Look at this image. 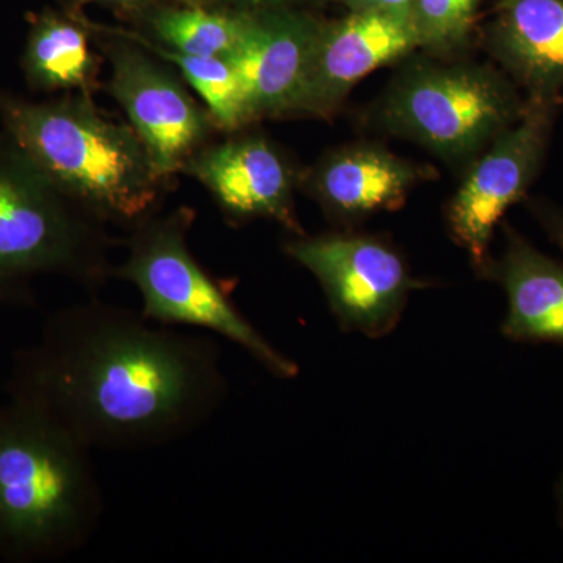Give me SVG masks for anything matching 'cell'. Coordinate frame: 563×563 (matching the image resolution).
<instances>
[{"label": "cell", "mask_w": 563, "mask_h": 563, "mask_svg": "<svg viewBox=\"0 0 563 563\" xmlns=\"http://www.w3.org/2000/svg\"><path fill=\"white\" fill-rule=\"evenodd\" d=\"M526 203L547 235L563 251V209L543 199H528Z\"/></svg>", "instance_id": "cell-20"}, {"label": "cell", "mask_w": 563, "mask_h": 563, "mask_svg": "<svg viewBox=\"0 0 563 563\" xmlns=\"http://www.w3.org/2000/svg\"><path fill=\"white\" fill-rule=\"evenodd\" d=\"M25 84L36 92L98 88L99 65L88 29L76 14L46 9L31 18L21 60Z\"/></svg>", "instance_id": "cell-16"}, {"label": "cell", "mask_w": 563, "mask_h": 563, "mask_svg": "<svg viewBox=\"0 0 563 563\" xmlns=\"http://www.w3.org/2000/svg\"><path fill=\"white\" fill-rule=\"evenodd\" d=\"M60 2L66 13L77 14L80 13L81 7L88 5V3H110V5L143 11L151 9V7L162 5L165 2H176V0H60Z\"/></svg>", "instance_id": "cell-21"}, {"label": "cell", "mask_w": 563, "mask_h": 563, "mask_svg": "<svg viewBox=\"0 0 563 563\" xmlns=\"http://www.w3.org/2000/svg\"><path fill=\"white\" fill-rule=\"evenodd\" d=\"M0 122L63 195L103 224L131 231L161 210L168 181L132 125L102 113L91 95L33 102L0 91Z\"/></svg>", "instance_id": "cell-2"}, {"label": "cell", "mask_w": 563, "mask_h": 563, "mask_svg": "<svg viewBox=\"0 0 563 563\" xmlns=\"http://www.w3.org/2000/svg\"><path fill=\"white\" fill-rule=\"evenodd\" d=\"M483 0H413L410 16L422 54L462 58L472 43L476 11Z\"/></svg>", "instance_id": "cell-19"}, {"label": "cell", "mask_w": 563, "mask_h": 563, "mask_svg": "<svg viewBox=\"0 0 563 563\" xmlns=\"http://www.w3.org/2000/svg\"><path fill=\"white\" fill-rule=\"evenodd\" d=\"M288 257L320 282L340 328L377 340L401 321L410 292L428 287L413 277L401 251L387 239L358 232L292 235Z\"/></svg>", "instance_id": "cell-7"}, {"label": "cell", "mask_w": 563, "mask_h": 563, "mask_svg": "<svg viewBox=\"0 0 563 563\" xmlns=\"http://www.w3.org/2000/svg\"><path fill=\"white\" fill-rule=\"evenodd\" d=\"M141 13L147 38L155 43L180 54L229 60L246 38L254 11L162 3Z\"/></svg>", "instance_id": "cell-17"}, {"label": "cell", "mask_w": 563, "mask_h": 563, "mask_svg": "<svg viewBox=\"0 0 563 563\" xmlns=\"http://www.w3.org/2000/svg\"><path fill=\"white\" fill-rule=\"evenodd\" d=\"M103 35L109 36L102 46L110 63L107 92L128 114L157 176L173 179L210 143L217 125L209 110L154 54L124 36Z\"/></svg>", "instance_id": "cell-9"}, {"label": "cell", "mask_w": 563, "mask_h": 563, "mask_svg": "<svg viewBox=\"0 0 563 563\" xmlns=\"http://www.w3.org/2000/svg\"><path fill=\"white\" fill-rule=\"evenodd\" d=\"M233 10L263 11L276 9H290L298 0H224Z\"/></svg>", "instance_id": "cell-23"}, {"label": "cell", "mask_w": 563, "mask_h": 563, "mask_svg": "<svg viewBox=\"0 0 563 563\" xmlns=\"http://www.w3.org/2000/svg\"><path fill=\"white\" fill-rule=\"evenodd\" d=\"M176 2L184 5H207L206 0H176Z\"/></svg>", "instance_id": "cell-25"}, {"label": "cell", "mask_w": 563, "mask_h": 563, "mask_svg": "<svg viewBox=\"0 0 563 563\" xmlns=\"http://www.w3.org/2000/svg\"><path fill=\"white\" fill-rule=\"evenodd\" d=\"M181 173L198 180L233 224L268 220L292 235L303 233L295 210L301 174L263 135L206 144L185 163Z\"/></svg>", "instance_id": "cell-11"}, {"label": "cell", "mask_w": 563, "mask_h": 563, "mask_svg": "<svg viewBox=\"0 0 563 563\" xmlns=\"http://www.w3.org/2000/svg\"><path fill=\"white\" fill-rule=\"evenodd\" d=\"M9 391L88 450L140 451L201 429L228 379L210 336L91 299L52 314L38 342L18 352Z\"/></svg>", "instance_id": "cell-1"}, {"label": "cell", "mask_w": 563, "mask_h": 563, "mask_svg": "<svg viewBox=\"0 0 563 563\" xmlns=\"http://www.w3.org/2000/svg\"><path fill=\"white\" fill-rule=\"evenodd\" d=\"M418 51L410 13L358 10L339 21L322 22L291 117L328 120L339 113L358 81Z\"/></svg>", "instance_id": "cell-10"}, {"label": "cell", "mask_w": 563, "mask_h": 563, "mask_svg": "<svg viewBox=\"0 0 563 563\" xmlns=\"http://www.w3.org/2000/svg\"><path fill=\"white\" fill-rule=\"evenodd\" d=\"M484 44L526 99L563 103V0H499Z\"/></svg>", "instance_id": "cell-14"}, {"label": "cell", "mask_w": 563, "mask_h": 563, "mask_svg": "<svg viewBox=\"0 0 563 563\" xmlns=\"http://www.w3.org/2000/svg\"><path fill=\"white\" fill-rule=\"evenodd\" d=\"M322 21L291 9L254 11L250 32L229 58L252 122L291 117Z\"/></svg>", "instance_id": "cell-13"}, {"label": "cell", "mask_w": 563, "mask_h": 563, "mask_svg": "<svg viewBox=\"0 0 563 563\" xmlns=\"http://www.w3.org/2000/svg\"><path fill=\"white\" fill-rule=\"evenodd\" d=\"M113 244L107 224L63 195L0 133V295L40 274L99 287L111 277Z\"/></svg>", "instance_id": "cell-6"}, {"label": "cell", "mask_w": 563, "mask_h": 563, "mask_svg": "<svg viewBox=\"0 0 563 563\" xmlns=\"http://www.w3.org/2000/svg\"><path fill=\"white\" fill-rule=\"evenodd\" d=\"M437 177L428 165L398 157L379 144H347L322 155L301 174L299 188L336 225L350 228L401 209L410 192Z\"/></svg>", "instance_id": "cell-12"}, {"label": "cell", "mask_w": 563, "mask_h": 563, "mask_svg": "<svg viewBox=\"0 0 563 563\" xmlns=\"http://www.w3.org/2000/svg\"><path fill=\"white\" fill-rule=\"evenodd\" d=\"M555 499H558L559 523L563 529V470L561 477H559L558 487H555Z\"/></svg>", "instance_id": "cell-24"}, {"label": "cell", "mask_w": 563, "mask_h": 563, "mask_svg": "<svg viewBox=\"0 0 563 563\" xmlns=\"http://www.w3.org/2000/svg\"><path fill=\"white\" fill-rule=\"evenodd\" d=\"M102 510L91 450L31 404L0 406V555L40 562L76 553Z\"/></svg>", "instance_id": "cell-3"}, {"label": "cell", "mask_w": 563, "mask_h": 563, "mask_svg": "<svg viewBox=\"0 0 563 563\" xmlns=\"http://www.w3.org/2000/svg\"><path fill=\"white\" fill-rule=\"evenodd\" d=\"M504 236L501 257H492L483 274L506 292L503 335L515 343L563 347V263L537 250L510 224H504Z\"/></svg>", "instance_id": "cell-15"}, {"label": "cell", "mask_w": 563, "mask_h": 563, "mask_svg": "<svg viewBox=\"0 0 563 563\" xmlns=\"http://www.w3.org/2000/svg\"><path fill=\"white\" fill-rule=\"evenodd\" d=\"M401 63L369 109L368 121L448 165L466 168L523 117L526 98L501 69L422 52Z\"/></svg>", "instance_id": "cell-4"}, {"label": "cell", "mask_w": 563, "mask_h": 563, "mask_svg": "<svg viewBox=\"0 0 563 563\" xmlns=\"http://www.w3.org/2000/svg\"><path fill=\"white\" fill-rule=\"evenodd\" d=\"M85 25L101 33H113L124 38L135 41L155 57L176 66L181 79L201 96L206 109L218 131L235 133L252 124L250 109L244 98L242 81L236 76L232 63L225 58L195 57V55L180 54L162 44L155 43L141 33L124 31V29H99L81 18Z\"/></svg>", "instance_id": "cell-18"}, {"label": "cell", "mask_w": 563, "mask_h": 563, "mask_svg": "<svg viewBox=\"0 0 563 563\" xmlns=\"http://www.w3.org/2000/svg\"><path fill=\"white\" fill-rule=\"evenodd\" d=\"M195 211L179 207L131 229L124 240L125 255L111 277L140 291L141 314L169 328H192L218 333L261 363L277 379H295L298 363L276 346L232 301L220 282L196 261L188 243Z\"/></svg>", "instance_id": "cell-5"}, {"label": "cell", "mask_w": 563, "mask_h": 563, "mask_svg": "<svg viewBox=\"0 0 563 563\" xmlns=\"http://www.w3.org/2000/svg\"><path fill=\"white\" fill-rule=\"evenodd\" d=\"M561 102L526 99L523 117L499 133L468 166L446 207L451 239L468 254L483 277L490 244L504 214L523 201L550 147Z\"/></svg>", "instance_id": "cell-8"}, {"label": "cell", "mask_w": 563, "mask_h": 563, "mask_svg": "<svg viewBox=\"0 0 563 563\" xmlns=\"http://www.w3.org/2000/svg\"><path fill=\"white\" fill-rule=\"evenodd\" d=\"M343 3L351 11L358 10H385L410 13L413 0H335Z\"/></svg>", "instance_id": "cell-22"}]
</instances>
